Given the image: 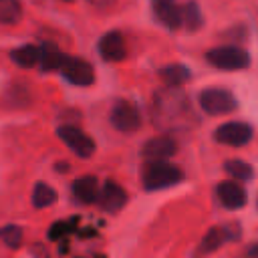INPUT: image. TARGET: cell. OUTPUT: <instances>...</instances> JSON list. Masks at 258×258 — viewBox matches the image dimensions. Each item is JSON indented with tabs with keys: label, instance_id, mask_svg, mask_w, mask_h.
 Instances as JSON below:
<instances>
[{
	"label": "cell",
	"instance_id": "4",
	"mask_svg": "<svg viewBox=\"0 0 258 258\" xmlns=\"http://www.w3.org/2000/svg\"><path fill=\"white\" fill-rule=\"evenodd\" d=\"M56 135L67 143V147L75 153V155H79V157H91L93 153H95V141L89 137V135H85L79 127H75V125H60L58 129H56Z\"/></svg>",
	"mask_w": 258,
	"mask_h": 258
},
{
	"label": "cell",
	"instance_id": "15",
	"mask_svg": "<svg viewBox=\"0 0 258 258\" xmlns=\"http://www.w3.org/2000/svg\"><path fill=\"white\" fill-rule=\"evenodd\" d=\"M10 58H12L18 67L30 69V67H34V64L40 62V48L34 46V44H24V46L14 48V50L10 52Z\"/></svg>",
	"mask_w": 258,
	"mask_h": 258
},
{
	"label": "cell",
	"instance_id": "20",
	"mask_svg": "<svg viewBox=\"0 0 258 258\" xmlns=\"http://www.w3.org/2000/svg\"><path fill=\"white\" fill-rule=\"evenodd\" d=\"M202 12H200V8H198V4L196 2H187L183 8H181V24L183 26H187L189 30H196V28H200L202 26Z\"/></svg>",
	"mask_w": 258,
	"mask_h": 258
},
{
	"label": "cell",
	"instance_id": "1",
	"mask_svg": "<svg viewBox=\"0 0 258 258\" xmlns=\"http://www.w3.org/2000/svg\"><path fill=\"white\" fill-rule=\"evenodd\" d=\"M143 187L153 191V189H163L169 185H175L183 179L181 169L171 163V161H163V159H147L143 165Z\"/></svg>",
	"mask_w": 258,
	"mask_h": 258
},
{
	"label": "cell",
	"instance_id": "22",
	"mask_svg": "<svg viewBox=\"0 0 258 258\" xmlns=\"http://www.w3.org/2000/svg\"><path fill=\"white\" fill-rule=\"evenodd\" d=\"M0 240L8 248H18L22 244V228L16 224H6L0 228Z\"/></svg>",
	"mask_w": 258,
	"mask_h": 258
},
{
	"label": "cell",
	"instance_id": "5",
	"mask_svg": "<svg viewBox=\"0 0 258 258\" xmlns=\"http://www.w3.org/2000/svg\"><path fill=\"white\" fill-rule=\"evenodd\" d=\"M60 75L73 83V85H79V87H89L93 81H95V73H93V67L83 60V58H77V56H67L62 58V64H60Z\"/></svg>",
	"mask_w": 258,
	"mask_h": 258
},
{
	"label": "cell",
	"instance_id": "8",
	"mask_svg": "<svg viewBox=\"0 0 258 258\" xmlns=\"http://www.w3.org/2000/svg\"><path fill=\"white\" fill-rule=\"evenodd\" d=\"M238 228L232 226V224H226V226H214L208 230V234L202 238V244H200V252L202 254H210L214 250H218L220 246H224L226 242L238 238Z\"/></svg>",
	"mask_w": 258,
	"mask_h": 258
},
{
	"label": "cell",
	"instance_id": "18",
	"mask_svg": "<svg viewBox=\"0 0 258 258\" xmlns=\"http://www.w3.org/2000/svg\"><path fill=\"white\" fill-rule=\"evenodd\" d=\"M54 200H56V191L48 185V183H44V181H38L36 185H34V189H32V206L34 208H48L50 204H54Z\"/></svg>",
	"mask_w": 258,
	"mask_h": 258
},
{
	"label": "cell",
	"instance_id": "21",
	"mask_svg": "<svg viewBox=\"0 0 258 258\" xmlns=\"http://www.w3.org/2000/svg\"><path fill=\"white\" fill-rule=\"evenodd\" d=\"M224 169L228 171L230 177H236V179H250L252 173H254L252 165H248V163L242 161V159H228V161L224 163Z\"/></svg>",
	"mask_w": 258,
	"mask_h": 258
},
{
	"label": "cell",
	"instance_id": "9",
	"mask_svg": "<svg viewBox=\"0 0 258 258\" xmlns=\"http://www.w3.org/2000/svg\"><path fill=\"white\" fill-rule=\"evenodd\" d=\"M143 157L145 159H167L177 151V143L169 135H157L143 143Z\"/></svg>",
	"mask_w": 258,
	"mask_h": 258
},
{
	"label": "cell",
	"instance_id": "19",
	"mask_svg": "<svg viewBox=\"0 0 258 258\" xmlns=\"http://www.w3.org/2000/svg\"><path fill=\"white\" fill-rule=\"evenodd\" d=\"M22 18V4L18 0H0V24H16Z\"/></svg>",
	"mask_w": 258,
	"mask_h": 258
},
{
	"label": "cell",
	"instance_id": "23",
	"mask_svg": "<svg viewBox=\"0 0 258 258\" xmlns=\"http://www.w3.org/2000/svg\"><path fill=\"white\" fill-rule=\"evenodd\" d=\"M77 220H69V222H54L52 224V228L48 230V238L50 240H60L64 234H69L71 230H75V224Z\"/></svg>",
	"mask_w": 258,
	"mask_h": 258
},
{
	"label": "cell",
	"instance_id": "17",
	"mask_svg": "<svg viewBox=\"0 0 258 258\" xmlns=\"http://www.w3.org/2000/svg\"><path fill=\"white\" fill-rule=\"evenodd\" d=\"M64 54L50 42H44L40 46V69L42 71H56L62 64Z\"/></svg>",
	"mask_w": 258,
	"mask_h": 258
},
{
	"label": "cell",
	"instance_id": "13",
	"mask_svg": "<svg viewBox=\"0 0 258 258\" xmlns=\"http://www.w3.org/2000/svg\"><path fill=\"white\" fill-rule=\"evenodd\" d=\"M151 8L163 26L171 30L181 26V8L175 4V0H151Z\"/></svg>",
	"mask_w": 258,
	"mask_h": 258
},
{
	"label": "cell",
	"instance_id": "3",
	"mask_svg": "<svg viewBox=\"0 0 258 258\" xmlns=\"http://www.w3.org/2000/svg\"><path fill=\"white\" fill-rule=\"evenodd\" d=\"M200 101V107L208 113V115H224V113H230L238 107V101L236 97L226 91V89H218V87H212V89H204L198 97Z\"/></svg>",
	"mask_w": 258,
	"mask_h": 258
},
{
	"label": "cell",
	"instance_id": "6",
	"mask_svg": "<svg viewBox=\"0 0 258 258\" xmlns=\"http://www.w3.org/2000/svg\"><path fill=\"white\" fill-rule=\"evenodd\" d=\"M214 139L218 143H224V145L242 147L252 139V127L248 123H242V121H230V123L220 125L214 131Z\"/></svg>",
	"mask_w": 258,
	"mask_h": 258
},
{
	"label": "cell",
	"instance_id": "10",
	"mask_svg": "<svg viewBox=\"0 0 258 258\" xmlns=\"http://www.w3.org/2000/svg\"><path fill=\"white\" fill-rule=\"evenodd\" d=\"M216 194H218L220 204L224 208H228V210H238V208H242L246 204V191L234 179H226V181L218 183Z\"/></svg>",
	"mask_w": 258,
	"mask_h": 258
},
{
	"label": "cell",
	"instance_id": "16",
	"mask_svg": "<svg viewBox=\"0 0 258 258\" xmlns=\"http://www.w3.org/2000/svg\"><path fill=\"white\" fill-rule=\"evenodd\" d=\"M159 77L167 87H179L191 77V73L185 64H167L159 71Z\"/></svg>",
	"mask_w": 258,
	"mask_h": 258
},
{
	"label": "cell",
	"instance_id": "25",
	"mask_svg": "<svg viewBox=\"0 0 258 258\" xmlns=\"http://www.w3.org/2000/svg\"><path fill=\"white\" fill-rule=\"evenodd\" d=\"M248 256H250V258H258V242L248 248Z\"/></svg>",
	"mask_w": 258,
	"mask_h": 258
},
{
	"label": "cell",
	"instance_id": "26",
	"mask_svg": "<svg viewBox=\"0 0 258 258\" xmlns=\"http://www.w3.org/2000/svg\"><path fill=\"white\" fill-rule=\"evenodd\" d=\"M62 2H73V0H62Z\"/></svg>",
	"mask_w": 258,
	"mask_h": 258
},
{
	"label": "cell",
	"instance_id": "11",
	"mask_svg": "<svg viewBox=\"0 0 258 258\" xmlns=\"http://www.w3.org/2000/svg\"><path fill=\"white\" fill-rule=\"evenodd\" d=\"M99 206H101V210H105V212H117V210H121L125 204H127V194H125V189L119 185V183H115V181H105L103 183V187H101V191H99Z\"/></svg>",
	"mask_w": 258,
	"mask_h": 258
},
{
	"label": "cell",
	"instance_id": "2",
	"mask_svg": "<svg viewBox=\"0 0 258 258\" xmlns=\"http://www.w3.org/2000/svg\"><path fill=\"white\" fill-rule=\"evenodd\" d=\"M208 62L222 71H240L250 64V54L240 46H216L206 54Z\"/></svg>",
	"mask_w": 258,
	"mask_h": 258
},
{
	"label": "cell",
	"instance_id": "24",
	"mask_svg": "<svg viewBox=\"0 0 258 258\" xmlns=\"http://www.w3.org/2000/svg\"><path fill=\"white\" fill-rule=\"evenodd\" d=\"M89 2H91L95 8H109L115 0H89Z\"/></svg>",
	"mask_w": 258,
	"mask_h": 258
},
{
	"label": "cell",
	"instance_id": "14",
	"mask_svg": "<svg viewBox=\"0 0 258 258\" xmlns=\"http://www.w3.org/2000/svg\"><path fill=\"white\" fill-rule=\"evenodd\" d=\"M99 181L93 175H83L73 181V196L81 204H93L99 200Z\"/></svg>",
	"mask_w": 258,
	"mask_h": 258
},
{
	"label": "cell",
	"instance_id": "12",
	"mask_svg": "<svg viewBox=\"0 0 258 258\" xmlns=\"http://www.w3.org/2000/svg\"><path fill=\"white\" fill-rule=\"evenodd\" d=\"M99 54L109 60V62H117L121 58H125V40L123 34L117 30H111L107 34L101 36L99 40Z\"/></svg>",
	"mask_w": 258,
	"mask_h": 258
},
{
	"label": "cell",
	"instance_id": "7",
	"mask_svg": "<svg viewBox=\"0 0 258 258\" xmlns=\"http://www.w3.org/2000/svg\"><path fill=\"white\" fill-rule=\"evenodd\" d=\"M111 123L115 129L131 133L141 125V113L131 101H117L111 109Z\"/></svg>",
	"mask_w": 258,
	"mask_h": 258
}]
</instances>
